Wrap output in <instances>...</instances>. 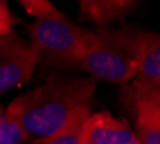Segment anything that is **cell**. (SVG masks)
I'll use <instances>...</instances> for the list:
<instances>
[{
	"label": "cell",
	"instance_id": "12",
	"mask_svg": "<svg viewBox=\"0 0 160 144\" xmlns=\"http://www.w3.org/2000/svg\"><path fill=\"white\" fill-rule=\"evenodd\" d=\"M133 94L152 101L160 110V84L147 81L143 78H137L133 85Z\"/></svg>",
	"mask_w": 160,
	"mask_h": 144
},
{
	"label": "cell",
	"instance_id": "5",
	"mask_svg": "<svg viewBox=\"0 0 160 144\" xmlns=\"http://www.w3.org/2000/svg\"><path fill=\"white\" fill-rule=\"evenodd\" d=\"M41 58L30 42L13 32L0 37V94L29 81Z\"/></svg>",
	"mask_w": 160,
	"mask_h": 144
},
{
	"label": "cell",
	"instance_id": "9",
	"mask_svg": "<svg viewBox=\"0 0 160 144\" xmlns=\"http://www.w3.org/2000/svg\"><path fill=\"white\" fill-rule=\"evenodd\" d=\"M89 115V107H79L58 131L33 141V144H84L85 122Z\"/></svg>",
	"mask_w": 160,
	"mask_h": 144
},
{
	"label": "cell",
	"instance_id": "3",
	"mask_svg": "<svg viewBox=\"0 0 160 144\" xmlns=\"http://www.w3.org/2000/svg\"><path fill=\"white\" fill-rule=\"evenodd\" d=\"M77 65L91 74L92 79L126 84L138 77V65L133 55L108 42L101 35L100 39L84 53Z\"/></svg>",
	"mask_w": 160,
	"mask_h": 144
},
{
	"label": "cell",
	"instance_id": "6",
	"mask_svg": "<svg viewBox=\"0 0 160 144\" xmlns=\"http://www.w3.org/2000/svg\"><path fill=\"white\" fill-rule=\"evenodd\" d=\"M84 144H138V140L127 122L101 111L87 120Z\"/></svg>",
	"mask_w": 160,
	"mask_h": 144
},
{
	"label": "cell",
	"instance_id": "13",
	"mask_svg": "<svg viewBox=\"0 0 160 144\" xmlns=\"http://www.w3.org/2000/svg\"><path fill=\"white\" fill-rule=\"evenodd\" d=\"M13 25H15V16L10 12L8 3L4 0H0V37L12 33Z\"/></svg>",
	"mask_w": 160,
	"mask_h": 144
},
{
	"label": "cell",
	"instance_id": "10",
	"mask_svg": "<svg viewBox=\"0 0 160 144\" xmlns=\"http://www.w3.org/2000/svg\"><path fill=\"white\" fill-rule=\"evenodd\" d=\"M28 140H30V137L20 120L10 111L4 110L0 120V144H22Z\"/></svg>",
	"mask_w": 160,
	"mask_h": 144
},
{
	"label": "cell",
	"instance_id": "7",
	"mask_svg": "<svg viewBox=\"0 0 160 144\" xmlns=\"http://www.w3.org/2000/svg\"><path fill=\"white\" fill-rule=\"evenodd\" d=\"M137 2L131 0H82L79 2L81 17L102 26L126 16Z\"/></svg>",
	"mask_w": 160,
	"mask_h": 144
},
{
	"label": "cell",
	"instance_id": "14",
	"mask_svg": "<svg viewBox=\"0 0 160 144\" xmlns=\"http://www.w3.org/2000/svg\"><path fill=\"white\" fill-rule=\"evenodd\" d=\"M3 114H4V110H3V107L0 105V120H2V117H3Z\"/></svg>",
	"mask_w": 160,
	"mask_h": 144
},
{
	"label": "cell",
	"instance_id": "2",
	"mask_svg": "<svg viewBox=\"0 0 160 144\" xmlns=\"http://www.w3.org/2000/svg\"><path fill=\"white\" fill-rule=\"evenodd\" d=\"M30 45L56 62L75 63L100 39V35L68 22L65 15L38 19L28 25Z\"/></svg>",
	"mask_w": 160,
	"mask_h": 144
},
{
	"label": "cell",
	"instance_id": "11",
	"mask_svg": "<svg viewBox=\"0 0 160 144\" xmlns=\"http://www.w3.org/2000/svg\"><path fill=\"white\" fill-rule=\"evenodd\" d=\"M22 7L33 16L35 19H48V17H56V16H62L58 9L53 6L48 0H22L20 2Z\"/></svg>",
	"mask_w": 160,
	"mask_h": 144
},
{
	"label": "cell",
	"instance_id": "1",
	"mask_svg": "<svg viewBox=\"0 0 160 144\" xmlns=\"http://www.w3.org/2000/svg\"><path fill=\"white\" fill-rule=\"evenodd\" d=\"M94 91L92 78L53 74L45 84L12 101L8 111L20 120L30 140L36 141L58 131L79 107H89Z\"/></svg>",
	"mask_w": 160,
	"mask_h": 144
},
{
	"label": "cell",
	"instance_id": "4",
	"mask_svg": "<svg viewBox=\"0 0 160 144\" xmlns=\"http://www.w3.org/2000/svg\"><path fill=\"white\" fill-rule=\"evenodd\" d=\"M98 33L133 55L138 65V78L160 84V33L138 29H100Z\"/></svg>",
	"mask_w": 160,
	"mask_h": 144
},
{
	"label": "cell",
	"instance_id": "8",
	"mask_svg": "<svg viewBox=\"0 0 160 144\" xmlns=\"http://www.w3.org/2000/svg\"><path fill=\"white\" fill-rule=\"evenodd\" d=\"M137 110L138 144H160V110L152 101L133 94Z\"/></svg>",
	"mask_w": 160,
	"mask_h": 144
}]
</instances>
